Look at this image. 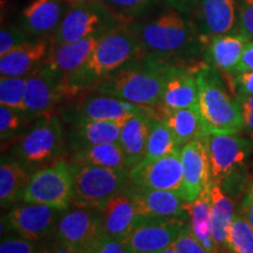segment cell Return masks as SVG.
<instances>
[{
  "mask_svg": "<svg viewBox=\"0 0 253 253\" xmlns=\"http://www.w3.org/2000/svg\"><path fill=\"white\" fill-rule=\"evenodd\" d=\"M170 63L143 55L128 62L95 84L99 94L122 99L142 107L160 106Z\"/></svg>",
  "mask_w": 253,
  "mask_h": 253,
  "instance_id": "6da1fadb",
  "label": "cell"
},
{
  "mask_svg": "<svg viewBox=\"0 0 253 253\" xmlns=\"http://www.w3.org/2000/svg\"><path fill=\"white\" fill-rule=\"evenodd\" d=\"M143 55L140 41L131 32L114 30L103 34L87 62L65 78L68 95H77L88 88L93 89L102 79Z\"/></svg>",
  "mask_w": 253,
  "mask_h": 253,
  "instance_id": "7a4b0ae2",
  "label": "cell"
},
{
  "mask_svg": "<svg viewBox=\"0 0 253 253\" xmlns=\"http://www.w3.org/2000/svg\"><path fill=\"white\" fill-rule=\"evenodd\" d=\"M198 84V108L208 131L240 132L244 130L238 102L230 96L219 73L209 65L196 69Z\"/></svg>",
  "mask_w": 253,
  "mask_h": 253,
  "instance_id": "3957f363",
  "label": "cell"
},
{
  "mask_svg": "<svg viewBox=\"0 0 253 253\" xmlns=\"http://www.w3.org/2000/svg\"><path fill=\"white\" fill-rule=\"evenodd\" d=\"M67 137L58 116L46 115L36 120L19 135L9 156L14 157L30 171L62 160Z\"/></svg>",
  "mask_w": 253,
  "mask_h": 253,
  "instance_id": "277c9868",
  "label": "cell"
},
{
  "mask_svg": "<svg viewBox=\"0 0 253 253\" xmlns=\"http://www.w3.org/2000/svg\"><path fill=\"white\" fill-rule=\"evenodd\" d=\"M136 37L144 55L161 62L170 63L171 58L194 52L195 48L194 31L182 15L172 9L142 26Z\"/></svg>",
  "mask_w": 253,
  "mask_h": 253,
  "instance_id": "5b68a950",
  "label": "cell"
},
{
  "mask_svg": "<svg viewBox=\"0 0 253 253\" xmlns=\"http://www.w3.org/2000/svg\"><path fill=\"white\" fill-rule=\"evenodd\" d=\"M77 166L71 161L59 160L32 172L21 202L43 204L66 211L72 204Z\"/></svg>",
  "mask_w": 253,
  "mask_h": 253,
  "instance_id": "8992f818",
  "label": "cell"
},
{
  "mask_svg": "<svg viewBox=\"0 0 253 253\" xmlns=\"http://www.w3.org/2000/svg\"><path fill=\"white\" fill-rule=\"evenodd\" d=\"M210 178L220 186L239 177L244 170L253 143L239 132L210 131L205 136Z\"/></svg>",
  "mask_w": 253,
  "mask_h": 253,
  "instance_id": "52a82bcc",
  "label": "cell"
},
{
  "mask_svg": "<svg viewBox=\"0 0 253 253\" xmlns=\"http://www.w3.org/2000/svg\"><path fill=\"white\" fill-rule=\"evenodd\" d=\"M129 184L128 169L84 166L75 168L73 207L99 209Z\"/></svg>",
  "mask_w": 253,
  "mask_h": 253,
  "instance_id": "ba28073f",
  "label": "cell"
},
{
  "mask_svg": "<svg viewBox=\"0 0 253 253\" xmlns=\"http://www.w3.org/2000/svg\"><path fill=\"white\" fill-rule=\"evenodd\" d=\"M62 212L48 205L23 202L2 217L1 233L5 230L36 244H41L54 236L56 224Z\"/></svg>",
  "mask_w": 253,
  "mask_h": 253,
  "instance_id": "9c48e42d",
  "label": "cell"
},
{
  "mask_svg": "<svg viewBox=\"0 0 253 253\" xmlns=\"http://www.w3.org/2000/svg\"><path fill=\"white\" fill-rule=\"evenodd\" d=\"M188 223L186 216L140 217L123 242L129 253H161L175 244Z\"/></svg>",
  "mask_w": 253,
  "mask_h": 253,
  "instance_id": "30bf717a",
  "label": "cell"
},
{
  "mask_svg": "<svg viewBox=\"0 0 253 253\" xmlns=\"http://www.w3.org/2000/svg\"><path fill=\"white\" fill-rule=\"evenodd\" d=\"M66 95L68 93L65 77L41 63L27 75L25 114L28 121L52 115V110Z\"/></svg>",
  "mask_w": 253,
  "mask_h": 253,
  "instance_id": "8fae6325",
  "label": "cell"
},
{
  "mask_svg": "<svg viewBox=\"0 0 253 253\" xmlns=\"http://www.w3.org/2000/svg\"><path fill=\"white\" fill-rule=\"evenodd\" d=\"M102 235L100 211L93 208L74 207L63 211L53 238L78 253H82Z\"/></svg>",
  "mask_w": 253,
  "mask_h": 253,
  "instance_id": "7c38bea8",
  "label": "cell"
},
{
  "mask_svg": "<svg viewBox=\"0 0 253 253\" xmlns=\"http://www.w3.org/2000/svg\"><path fill=\"white\" fill-rule=\"evenodd\" d=\"M129 183L155 190H166L184 198L181 150L151 162L142 161L129 171Z\"/></svg>",
  "mask_w": 253,
  "mask_h": 253,
  "instance_id": "4fadbf2b",
  "label": "cell"
},
{
  "mask_svg": "<svg viewBox=\"0 0 253 253\" xmlns=\"http://www.w3.org/2000/svg\"><path fill=\"white\" fill-rule=\"evenodd\" d=\"M145 107L137 106L118 97L104 94L88 95L75 107L72 121L87 120V121L115 122L125 125L131 116L140 113Z\"/></svg>",
  "mask_w": 253,
  "mask_h": 253,
  "instance_id": "5bb4252c",
  "label": "cell"
},
{
  "mask_svg": "<svg viewBox=\"0 0 253 253\" xmlns=\"http://www.w3.org/2000/svg\"><path fill=\"white\" fill-rule=\"evenodd\" d=\"M183 167L184 199L192 202L210 184V163H209L205 137L196 138L181 149Z\"/></svg>",
  "mask_w": 253,
  "mask_h": 253,
  "instance_id": "9a60e30c",
  "label": "cell"
},
{
  "mask_svg": "<svg viewBox=\"0 0 253 253\" xmlns=\"http://www.w3.org/2000/svg\"><path fill=\"white\" fill-rule=\"evenodd\" d=\"M126 191L131 197L140 217L188 216L186 201L175 192L143 188L130 183L126 185Z\"/></svg>",
  "mask_w": 253,
  "mask_h": 253,
  "instance_id": "2e32d148",
  "label": "cell"
},
{
  "mask_svg": "<svg viewBox=\"0 0 253 253\" xmlns=\"http://www.w3.org/2000/svg\"><path fill=\"white\" fill-rule=\"evenodd\" d=\"M195 69L171 65L168 69L160 106L168 109L198 108V84ZM199 109V108H198Z\"/></svg>",
  "mask_w": 253,
  "mask_h": 253,
  "instance_id": "e0dca14e",
  "label": "cell"
},
{
  "mask_svg": "<svg viewBox=\"0 0 253 253\" xmlns=\"http://www.w3.org/2000/svg\"><path fill=\"white\" fill-rule=\"evenodd\" d=\"M99 211L103 235L116 239H126L140 219L134 202L126 189L108 199Z\"/></svg>",
  "mask_w": 253,
  "mask_h": 253,
  "instance_id": "ac0fdd59",
  "label": "cell"
},
{
  "mask_svg": "<svg viewBox=\"0 0 253 253\" xmlns=\"http://www.w3.org/2000/svg\"><path fill=\"white\" fill-rule=\"evenodd\" d=\"M154 118L155 109L151 107H145L143 110L131 116L122 126L120 144L125 153L129 170L144 160L148 137Z\"/></svg>",
  "mask_w": 253,
  "mask_h": 253,
  "instance_id": "d6986e66",
  "label": "cell"
},
{
  "mask_svg": "<svg viewBox=\"0 0 253 253\" xmlns=\"http://www.w3.org/2000/svg\"><path fill=\"white\" fill-rule=\"evenodd\" d=\"M100 38L99 34H93L77 42L54 45L48 50L42 63L65 78L68 77L87 62L99 43Z\"/></svg>",
  "mask_w": 253,
  "mask_h": 253,
  "instance_id": "ffe728a7",
  "label": "cell"
},
{
  "mask_svg": "<svg viewBox=\"0 0 253 253\" xmlns=\"http://www.w3.org/2000/svg\"><path fill=\"white\" fill-rule=\"evenodd\" d=\"M154 109L156 118L169 126L181 149L196 138L205 137L209 132L198 108L168 109L157 106Z\"/></svg>",
  "mask_w": 253,
  "mask_h": 253,
  "instance_id": "44dd1931",
  "label": "cell"
},
{
  "mask_svg": "<svg viewBox=\"0 0 253 253\" xmlns=\"http://www.w3.org/2000/svg\"><path fill=\"white\" fill-rule=\"evenodd\" d=\"M122 125L115 122L77 120L71 122V129L66 135L67 147L72 151L91 145L120 142Z\"/></svg>",
  "mask_w": 253,
  "mask_h": 253,
  "instance_id": "7402d4cb",
  "label": "cell"
},
{
  "mask_svg": "<svg viewBox=\"0 0 253 253\" xmlns=\"http://www.w3.org/2000/svg\"><path fill=\"white\" fill-rule=\"evenodd\" d=\"M48 50L46 41H26L0 58V74L1 77H27L43 62Z\"/></svg>",
  "mask_w": 253,
  "mask_h": 253,
  "instance_id": "603a6c76",
  "label": "cell"
},
{
  "mask_svg": "<svg viewBox=\"0 0 253 253\" xmlns=\"http://www.w3.org/2000/svg\"><path fill=\"white\" fill-rule=\"evenodd\" d=\"M101 21L102 17L96 9L89 8L84 5L75 6L65 15L61 24L59 25L54 37V45L77 42L96 34Z\"/></svg>",
  "mask_w": 253,
  "mask_h": 253,
  "instance_id": "cb8c5ba5",
  "label": "cell"
},
{
  "mask_svg": "<svg viewBox=\"0 0 253 253\" xmlns=\"http://www.w3.org/2000/svg\"><path fill=\"white\" fill-rule=\"evenodd\" d=\"M248 43V38L240 33L212 37L207 52L209 66L231 74L240 61Z\"/></svg>",
  "mask_w": 253,
  "mask_h": 253,
  "instance_id": "d4e9b609",
  "label": "cell"
},
{
  "mask_svg": "<svg viewBox=\"0 0 253 253\" xmlns=\"http://www.w3.org/2000/svg\"><path fill=\"white\" fill-rule=\"evenodd\" d=\"M211 198V220H212V235L219 253H227L226 242L230 227L235 219L233 202L225 194L223 186L210 182Z\"/></svg>",
  "mask_w": 253,
  "mask_h": 253,
  "instance_id": "484cf974",
  "label": "cell"
},
{
  "mask_svg": "<svg viewBox=\"0 0 253 253\" xmlns=\"http://www.w3.org/2000/svg\"><path fill=\"white\" fill-rule=\"evenodd\" d=\"M185 210L190 217L189 225L194 236L202 243L208 253H219L212 235L210 184L195 201L186 202Z\"/></svg>",
  "mask_w": 253,
  "mask_h": 253,
  "instance_id": "4316f807",
  "label": "cell"
},
{
  "mask_svg": "<svg viewBox=\"0 0 253 253\" xmlns=\"http://www.w3.org/2000/svg\"><path fill=\"white\" fill-rule=\"evenodd\" d=\"M31 171L12 156H2L0 164V204L7 209L21 201Z\"/></svg>",
  "mask_w": 253,
  "mask_h": 253,
  "instance_id": "83f0119b",
  "label": "cell"
},
{
  "mask_svg": "<svg viewBox=\"0 0 253 253\" xmlns=\"http://www.w3.org/2000/svg\"><path fill=\"white\" fill-rule=\"evenodd\" d=\"M61 0H33L23 11L25 31L37 37L46 36L61 24Z\"/></svg>",
  "mask_w": 253,
  "mask_h": 253,
  "instance_id": "f1b7e54d",
  "label": "cell"
},
{
  "mask_svg": "<svg viewBox=\"0 0 253 253\" xmlns=\"http://www.w3.org/2000/svg\"><path fill=\"white\" fill-rule=\"evenodd\" d=\"M71 162L78 167L90 166L129 170L120 142L96 144L73 151Z\"/></svg>",
  "mask_w": 253,
  "mask_h": 253,
  "instance_id": "f546056e",
  "label": "cell"
},
{
  "mask_svg": "<svg viewBox=\"0 0 253 253\" xmlns=\"http://www.w3.org/2000/svg\"><path fill=\"white\" fill-rule=\"evenodd\" d=\"M201 14L203 28L209 36H223L236 24L235 0H202Z\"/></svg>",
  "mask_w": 253,
  "mask_h": 253,
  "instance_id": "4dcf8cb0",
  "label": "cell"
},
{
  "mask_svg": "<svg viewBox=\"0 0 253 253\" xmlns=\"http://www.w3.org/2000/svg\"><path fill=\"white\" fill-rule=\"evenodd\" d=\"M177 150H181V148L177 145L169 126L155 115L153 122H151L149 137L147 142V150H145L143 161L151 162V161L168 156Z\"/></svg>",
  "mask_w": 253,
  "mask_h": 253,
  "instance_id": "1f68e13d",
  "label": "cell"
},
{
  "mask_svg": "<svg viewBox=\"0 0 253 253\" xmlns=\"http://www.w3.org/2000/svg\"><path fill=\"white\" fill-rule=\"evenodd\" d=\"M227 253H253V227L242 212L236 213L226 242Z\"/></svg>",
  "mask_w": 253,
  "mask_h": 253,
  "instance_id": "d6a6232c",
  "label": "cell"
},
{
  "mask_svg": "<svg viewBox=\"0 0 253 253\" xmlns=\"http://www.w3.org/2000/svg\"><path fill=\"white\" fill-rule=\"evenodd\" d=\"M26 84L27 77H1V80H0V103L1 106L9 107V108L25 114Z\"/></svg>",
  "mask_w": 253,
  "mask_h": 253,
  "instance_id": "836d02e7",
  "label": "cell"
},
{
  "mask_svg": "<svg viewBox=\"0 0 253 253\" xmlns=\"http://www.w3.org/2000/svg\"><path fill=\"white\" fill-rule=\"evenodd\" d=\"M95 2L114 18L126 20L141 14L150 0H95Z\"/></svg>",
  "mask_w": 253,
  "mask_h": 253,
  "instance_id": "e575fe53",
  "label": "cell"
},
{
  "mask_svg": "<svg viewBox=\"0 0 253 253\" xmlns=\"http://www.w3.org/2000/svg\"><path fill=\"white\" fill-rule=\"evenodd\" d=\"M24 120L28 121L24 113L6 106L0 107V137L2 143L14 138L15 135L21 134L20 129L25 123Z\"/></svg>",
  "mask_w": 253,
  "mask_h": 253,
  "instance_id": "d590c367",
  "label": "cell"
},
{
  "mask_svg": "<svg viewBox=\"0 0 253 253\" xmlns=\"http://www.w3.org/2000/svg\"><path fill=\"white\" fill-rule=\"evenodd\" d=\"M0 253H39V248L36 243L13 233L1 237Z\"/></svg>",
  "mask_w": 253,
  "mask_h": 253,
  "instance_id": "8d00e7d4",
  "label": "cell"
},
{
  "mask_svg": "<svg viewBox=\"0 0 253 253\" xmlns=\"http://www.w3.org/2000/svg\"><path fill=\"white\" fill-rule=\"evenodd\" d=\"M27 41L26 32L14 26L2 27L0 32V56Z\"/></svg>",
  "mask_w": 253,
  "mask_h": 253,
  "instance_id": "74e56055",
  "label": "cell"
},
{
  "mask_svg": "<svg viewBox=\"0 0 253 253\" xmlns=\"http://www.w3.org/2000/svg\"><path fill=\"white\" fill-rule=\"evenodd\" d=\"M82 253H129L121 239L102 235L88 246Z\"/></svg>",
  "mask_w": 253,
  "mask_h": 253,
  "instance_id": "f35d334b",
  "label": "cell"
},
{
  "mask_svg": "<svg viewBox=\"0 0 253 253\" xmlns=\"http://www.w3.org/2000/svg\"><path fill=\"white\" fill-rule=\"evenodd\" d=\"M173 246H175L177 253H208L202 243L191 232L189 223L177 238Z\"/></svg>",
  "mask_w": 253,
  "mask_h": 253,
  "instance_id": "ab89813d",
  "label": "cell"
},
{
  "mask_svg": "<svg viewBox=\"0 0 253 253\" xmlns=\"http://www.w3.org/2000/svg\"><path fill=\"white\" fill-rule=\"evenodd\" d=\"M239 33L253 39V0H242L239 8Z\"/></svg>",
  "mask_w": 253,
  "mask_h": 253,
  "instance_id": "60d3db41",
  "label": "cell"
},
{
  "mask_svg": "<svg viewBox=\"0 0 253 253\" xmlns=\"http://www.w3.org/2000/svg\"><path fill=\"white\" fill-rule=\"evenodd\" d=\"M232 87L236 91V96H251L253 95V71L235 74L232 80Z\"/></svg>",
  "mask_w": 253,
  "mask_h": 253,
  "instance_id": "b9f144b4",
  "label": "cell"
},
{
  "mask_svg": "<svg viewBox=\"0 0 253 253\" xmlns=\"http://www.w3.org/2000/svg\"><path fill=\"white\" fill-rule=\"evenodd\" d=\"M240 113H242L244 130L253 138V95L251 96H236Z\"/></svg>",
  "mask_w": 253,
  "mask_h": 253,
  "instance_id": "7bdbcfd3",
  "label": "cell"
},
{
  "mask_svg": "<svg viewBox=\"0 0 253 253\" xmlns=\"http://www.w3.org/2000/svg\"><path fill=\"white\" fill-rule=\"evenodd\" d=\"M253 71V41L246 45L244 52H243L242 58L238 65L236 66V68L233 69V72L231 74H238V73L243 72H252Z\"/></svg>",
  "mask_w": 253,
  "mask_h": 253,
  "instance_id": "ee69618b",
  "label": "cell"
},
{
  "mask_svg": "<svg viewBox=\"0 0 253 253\" xmlns=\"http://www.w3.org/2000/svg\"><path fill=\"white\" fill-rule=\"evenodd\" d=\"M240 212L253 227V182L250 184L240 205Z\"/></svg>",
  "mask_w": 253,
  "mask_h": 253,
  "instance_id": "f6af8a7d",
  "label": "cell"
},
{
  "mask_svg": "<svg viewBox=\"0 0 253 253\" xmlns=\"http://www.w3.org/2000/svg\"><path fill=\"white\" fill-rule=\"evenodd\" d=\"M39 253H78L75 250H73L68 246L61 244V243L56 242V240L48 239L46 242L41 243L39 248Z\"/></svg>",
  "mask_w": 253,
  "mask_h": 253,
  "instance_id": "bcb514c9",
  "label": "cell"
},
{
  "mask_svg": "<svg viewBox=\"0 0 253 253\" xmlns=\"http://www.w3.org/2000/svg\"><path fill=\"white\" fill-rule=\"evenodd\" d=\"M167 1L176 9L186 11V9L191 7L192 4L195 2V0H167Z\"/></svg>",
  "mask_w": 253,
  "mask_h": 253,
  "instance_id": "7dc6e473",
  "label": "cell"
},
{
  "mask_svg": "<svg viewBox=\"0 0 253 253\" xmlns=\"http://www.w3.org/2000/svg\"><path fill=\"white\" fill-rule=\"evenodd\" d=\"M68 2H71L73 6H80V5H88L89 2H93L95 0H67Z\"/></svg>",
  "mask_w": 253,
  "mask_h": 253,
  "instance_id": "c3c4849f",
  "label": "cell"
},
{
  "mask_svg": "<svg viewBox=\"0 0 253 253\" xmlns=\"http://www.w3.org/2000/svg\"><path fill=\"white\" fill-rule=\"evenodd\" d=\"M161 253H177L175 246H173V244L171 246H169V248H167L166 250H163L162 252Z\"/></svg>",
  "mask_w": 253,
  "mask_h": 253,
  "instance_id": "681fc988",
  "label": "cell"
},
{
  "mask_svg": "<svg viewBox=\"0 0 253 253\" xmlns=\"http://www.w3.org/2000/svg\"><path fill=\"white\" fill-rule=\"evenodd\" d=\"M252 140H253V138H252Z\"/></svg>",
  "mask_w": 253,
  "mask_h": 253,
  "instance_id": "f907efd6",
  "label": "cell"
}]
</instances>
